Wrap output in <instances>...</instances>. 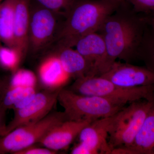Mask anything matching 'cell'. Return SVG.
I'll return each mask as SVG.
<instances>
[{
	"instance_id": "6da1fadb",
	"label": "cell",
	"mask_w": 154,
	"mask_h": 154,
	"mask_svg": "<svg viewBox=\"0 0 154 154\" xmlns=\"http://www.w3.org/2000/svg\"><path fill=\"white\" fill-rule=\"evenodd\" d=\"M114 13L105 19L97 32L104 38L106 48L97 76L108 71L117 59L129 63L138 56L143 37L139 20L129 14Z\"/></svg>"
},
{
	"instance_id": "4316f807",
	"label": "cell",
	"mask_w": 154,
	"mask_h": 154,
	"mask_svg": "<svg viewBox=\"0 0 154 154\" xmlns=\"http://www.w3.org/2000/svg\"><path fill=\"white\" fill-rule=\"evenodd\" d=\"M2 1L3 0H0V4H1V2H2ZM2 42H1V40H0V46L2 45Z\"/></svg>"
},
{
	"instance_id": "ba28073f",
	"label": "cell",
	"mask_w": 154,
	"mask_h": 154,
	"mask_svg": "<svg viewBox=\"0 0 154 154\" xmlns=\"http://www.w3.org/2000/svg\"><path fill=\"white\" fill-rule=\"evenodd\" d=\"M60 90L37 92L29 104L14 110V118L6 125L0 136L5 135L19 127L36 122L48 115L57 101Z\"/></svg>"
},
{
	"instance_id": "52a82bcc",
	"label": "cell",
	"mask_w": 154,
	"mask_h": 154,
	"mask_svg": "<svg viewBox=\"0 0 154 154\" xmlns=\"http://www.w3.org/2000/svg\"><path fill=\"white\" fill-rule=\"evenodd\" d=\"M63 15L30 1L28 51L37 53L55 42L63 23L59 18Z\"/></svg>"
},
{
	"instance_id": "5b68a950",
	"label": "cell",
	"mask_w": 154,
	"mask_h": 154,
	"mask_svg": "<svg viewBox=\"0 0 154 154\" xmlns=\"http://www.w3.org/2000/svg\"><path fill=\"white\" fill-rule=\"evenodd\" d=\"M154 104V100L130 103L115 114L109 128L108 143L116 148H129Z\"/></svg>"
},
{
	"instance_id": "7c38bea8",
	"label": "cell",
	"mask_w": 154,
	"mask_h": 154,
	"mask_svg": "<svg viewBox=\"0 0 154 154\" xmlns=\"http://www.w3.org/2000/svg\"><path fill=\"white\" fill-rule=\"evenodd\" d=\"M75 49L85 58L91 66L90 76H97L106 54L105 41L98 32L90 33L76 43Z\"/></svg>"
},
{
	"instance_id": "7a4b0ae2",
	"label": "cell",
	"mask_w": 154,
	"mask_h": 154,
	"mask_svg": "<svg viewBox=\"0 0 154 154\" xmlns=\"http://www.w3.org/2000/svg\"><path fill=\"white\" fill-rule=\"evenodd\" d=\"M119 8L103 0H75L54 42L57 48L74 47L84 36L98 32L105 19Z\"/></svg>"
},
{
	"instance_id": "d6986e66",
	"label": "cell",
	"mask_w": 154,
	"mask_h": 154,
	"mask_svg": "<svg viewBox=\"0 0 154 154\" xmlns=\"http://www.w3.org/2000/svg\"><path fill=\"white\" fill-rule=\"evenodd\" d=\"M138 56L143 60L146 67L154 72V30L152 35L143 37Z\"/></svg>"
},
{
	"instance_id": "7402d4cb",
	"label": "cell",
	"mask_w": 154,
	"mask_h": 154,
	"mask_svg": "<svg viewBox=\"0 0 154 154\" xmlns=\"http://www.w3.org/2000/svg\"><path fill=\"white\" fill-rule=\"evenodd\" d=\"M137 12L154 13V0H127Z\"/></svg>"
},
{
	"instance_id": "484cf974",
	"label": "cell",
	"mask_w": 154,
	"mask_h": 154,
	"mask_svg": "<svg viewBox=\"0 0 154 154\" xmlns=\"http://www.w3.org/2000/svg\"><path fill=\"white\" fill-rule=\"evenodd\" d=\"M152 14V16L150 17L148 22H149L150 25H151L154 30V13Z\"/></svg>"
},
{
	"instance_id": "cb8c5ba5",
	"label": "cell",
	"mask_w": 154,
	"mask_h": 154,
	"mask_svg": "<svg viewBox=\"0 0 154 154\" xmlns=\"http://www.w3.org/2000/svg\"><path fill=\"white\" fill-rule=\"evenodd\" d=\"M6 111L0 108V134L5 129L6 125L5 122Z\"/></svg>"
},
{
	"instance_id": "8992f818",
	"label": "cell",
	"mask_w": 154,
	"mask_h": 154,
	"mask_svg": "<svg viewBox=\"0 0 154 154\" xmlns=\"http://www.w3.org/2000/svg\"><path fill=\"white\" fill-rule=\"evenodd\" d=\"M66 120L64 112L50 113L36 122L19 127L5 135L0 136V154H15L39 143L50 131Z\"/></svg>"
},
{
	"instance_id": "3957f363",
	"label": "cell",
	"mask_w": 154,
	"mask_h": 154,
	"mask_svg": "<svg viewBox=\"0 0 154 154\" xmlns=\"http://www.w3.org/2000/svg\"><path fill=\"white\" fill-rule=\"evenodd\" d=\"M69 90L86 96H99L125 106L142 99L154 100V85L127 88L101 76H86L75 80Z\"/></svg>"
},
{
	"instance_id": "9c48e42d",
	"label": "cell",
	"mask_w": 154,
	"mask_h": 154,
	"mask_svg": "<svg viewBox=\"0 0 154 154\" xmlns=\"http://www.w3.org/2000/svg\"><path fill=\"white\" fill-rule=\"evenodd\" d=\"M114 115L99 119L85 126L80 132L79 143L72 149V154H111L108 132Z\"/></svg>"
},
{
	"instance_id": "44dd1931",
	"label": "cell",
	"mask_w": 154,
	"mask_h": 154,
	"mask_svg": "<svg viewBox=\"0 0 154 154\" xmlns=\"http://www.w3.org/2000/svg\"><path fill=\"white\" fill-rule=\"evenodd\" d=\"M47 8L66 15L75 0H34Z\"/></svg>"
},
{
	"instance_id": "4fadbf2b",
	"label": "cell",
	"mask_w": 154,
	"mask_h": 154,
	"mask_svg": "<svg viewBox=\"0 0 154 154\" xmlns=\"http://www.w3.org/2000/svg\"><path fill=\"white\" fill-rule=\"evenodd\" d=\"M38 74L41 84L48 91L61 90L71 78L55 53L48 56L42 61L38 66Z\"/></svg>"
},
{
	"instance_id": "ac0fdd59",
	"label": "cell",
	"mask_w": 154,
	"mask_h": 154,
	"mask_svg": "<svg viewBox=\"0 0 154 154\" xmlns=\"http://www.w3.org/2000/svg\"><path fill=\"white\" fill-rule=\"evenodd\" d=\"M24 57L23 54L17 47L0 46V66L12 73L19 69Z\"/></svg>"
},
{
	"instance_id": "83f0119b",
	"label": "cell",
	"mask_w": 154,
	"mask_h": 154,
	"mask_svg": "<svg viewBox=\"0 0 154 154\" xmlns=\"http://www.w3.org/2000/svg\"></svg>"
},
{
	"instance_id": "8fae6325",
	"label": "cell",
	"mask_w": 154,
	"mask_h": 154,
	"mask_svg": "<svg viewBox=\"0 0 154 154\" xmlns=\"http://www.w3.org/2000/svg\"><path fill=\"white\" fill-rule=\"evenodd\" d=\"M92 122L66 120L54 127L39 142L41 145L58 152L68 147L83 128Z\"/></svg>"
},
{
	"instance_id": "5bb4252c",
	"label": "cell",
	"mask_w": 154,
	"mask_h": 154,
	"mask_svg": "<svg viewBox=\"0 0 154 154\" xmlns=\"http://www.w3.org/2000/svg\"><path fill=\"white\" fill-rule=\"evenodd\" d=\"M30 0H17L15 7L14 34L15 45L24 56L28 52V31Z\"/></svg>"
},
{
	"instance_id": "277c9868",
	"label": "cell",
	"mask_w": 154,
	"mask_h": 154,
	"mask_svg": "<svg viewBox=\"0 0 154 154\" xmlns=\"http://www.w3.org/2000/svg\"><path fill=\"white\" fill-rule=\"evenodd\" d=\"M57 101L63 107L68 120L93 122L115 115L125 106L109 99L94 96H86L62 88Z\"/></svg>"
},
{
	"instance_id": "2e32d148",
	"label": "cell",
	"mask_w": 154,
	"mask_h": 154,
	"mask_svg": "<svg viewBox=\"0 0 154 154\" xmlns=\"http://www.w3.org/2000/svg\"><path fill=\"white\" fill-rule=\"evenodd\" d=\"M128 149L134 154H154V104Z\"/></svg>"
},
{
	"instance_id": "ffe728a7",
	"label": "cell",
	"mask_w": 154,
	"mask_h": 154,
	"mask_svg": "<svg viewBox=\"0 0 154 154\" xmlns=\"http://www.w3.org/2000/svg\"><path fill=\"white\" fill-rule=\"evenodd\" d=\"M37 78L29 70L19 69L13 73L9 85L12 86L36 87Z\"/></svg>"
},
{
	"instance_id": "603a6c76",
	"label": "cell",
	"mask_w": 154,
	"mask_h": 154,
	"mask_svg": "<svg viewBox=\"0 0 154 154\" xmlns=\"http://www.w3.org/2000/svg\"><path fill=\"white\" fill-rule=\"evenodd\" d=\"M58 152L53 150L45 147L34 146V145L19 151L15 154H57Z\"/></svg>"
},
{
	"instance_id": "9a60e30c",
	"label": "cell",
	"mask_w": 154,
	"mask_h": 154,
	"mask_svg": "<svg viewBox=\"0 0 154 154\" xmlns=\"http://www.w3.org/2000/svg\"><path fill=\"white\" fill-rule=\"evenodd\" d=\"M55 53L65 71L75 79L89 75L91 66L85 58L73 48H57Z\"/></svg>"
},
{
	"instance_id": "d4e9b609",
	"label": "cell",
	"mask_w": 154,
	"mask_h": 154,
	"mask_svg": "<svg viewBox=\"0 0 154 154\" xmlns=\"http://www.w3.org/2000/svg\"><path fill=\"white\" fill-rule=\"evenodd\" d=\"M103 1L112 3L119 7L124 5L126 3V1H127V0H103Z\"/></svg>"
},
{
	"instance_id": "30bf717a",
	"label": "cell",
	"mask_w": 154,
	"mask_h": 154,
	"mask_svg": "<svg viewBox=\"0 0 154 154\" xmlns=\"http://www.w3.org/2000/svg\"><path fill=\"white\" fill-rule=\"evenodd\" d=\"M99 76L124 88L154 85V72L147 67L135 66L129 63L116 61L108 71Z\"/></svg>"
},
{
	"instance_id": "e0dca14e",
	"label": "cell",
	"mask_w": 154,
	"mask_h": 154,
	"mask_svg": "<svg viewBox=\"0 0 154 154\" xmlns=\"http://www.w3.org/2000/svg\"><path fill=\"white\" fill-rule=\"evenodd\" d=\"M17 0H3L0 4V40L4 45L16 47L14 27Z\"/></svg>"
}]
</instances>
